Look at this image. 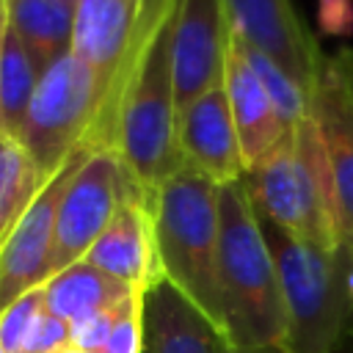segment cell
<instances>
[{"mask_svg": "<svg viewBox=\"0 0 353 353\" xmlns=\"http://www.w3.org/2000/svg\"><path fill=\"white\" fill-rule=\"evenodd\" d=\"M229 17L223 0H179L171 33L176 113L223 83Z\"/></svg>", "mask_w": 353, "mask_h": 353, "instance_id": "9", "label": "cell"}, {"mask_svg": "<svg viewBox=\"0 0 353 353\" xmlns=\"http://www.w3.org/2000/svg\"><path fill=\"white\" fill-rule=\"evenodd\" d=\"M154 237L171 281L223 334L218 290V185L182 165L152 193Z\"/></svg>", "mask_w": 353, "mask_h": 353, "instance_id": "3", "label": "cell"}, {"mask_svg": "<svg viewBox=\"0 0 353 353\" xmlns=\"http://www.w3.org/2000/svg\"><path fill=\"white\" fill-rule=\"evenodd\" d=\"M44 290L41 284L22 292L14 303H8L0 312V347L6 353H22L36 323L44 314Z\"/></svg>", "mask_w": 353, "mask_h": 353, "instance_id": "21", "label": "cell"}, {"mask_svg": "<svg viewBox=\"0 0 353 353\" xmlns=\"http://www.w3.org/2000/svg\"><path fill=\"white\" fill-rule=\"evenodd\" d=\"M44 306L63 323H80L91 314H99L132 295L130 287L110 279L99 268L88 265L85 259L58 270L44 284Z\"/></svg>", "mask_w": 353, "mask_h": 353, "instance_id": "16", "label": "cell"}, {"mask_svg": "<svg viewBox=\"0 0 353 353\" xmlns=\"http://www.w3.org/2000/svg\"><path fill=\"white\" fill-rule=\"evenodd\" d=\"M0 138H3V132H0Z\"/></svg>", "mask_w": 353, "mask_h": 353, "instance_id": "33", "label": "cell"}, {"mask_svg": "<svg viewBox=\"0 0 353 353\" xmlns=\"http://www.w3.org/2000/svg\"><path fill=\"white\" fill-rule=\"evenodd\" d=\"M229 28L312 91L325 52L292 0H223Z\"/></svg>", "mask_w": 353, "mask_h": 353, "instance_id": "10", "label": "cell"}, {"mask_svg": "<svg viewBox=\"0 0 353 353\" xmlns=\"http://www.w3.org/2000/svg\"><path fill=\"white\" fill-rule=\"evenodd\" d=\"M66 3H72V6H77V3H80V0H66Z\"/></svg>", "mask_w": 353, "mask_h": 353, "instance_id": "30", "label": "cell"}, {"mask_svg": "<svg viewBox=\"0 0 353 353\" xmlns=\"http://www.w3.org/2000/svg\"><path fill=\"white\" fill-rule=\"evenodd\" d=\"M143 295L146 292H132L124 301L99 353H143Z\"/></svg>", "mask_w": 353, "mask_h": 353, "instance_id": "22", "label": "cell"}, {"mask_svg": "<svg viewBox=\"0 0 353 353\" xmlns=\"http://www.w3.org/2000/svg\"><path fill=\"white\" fill-rule=\"evenodd\" d=\"M218 290L229 347L287 342L276 265L243 179L218 185Z\"/></svg>", "mask_w": 353, "mask_h": 353, "instance_id": "1", "label": "cell"}, {"mask_svg": "<svg viewBox=\"0 0 353 353\" xmlns=\"http://www.w3.org/2000/svg\"><path fill=\"white\" fill-rule=\"evenodd\" d=\"M83 259L132 292H149L157 281L165 279L157 254L152 196L143 193L132 179L119 212Z\"/></svg>", "mask_w": 353, "mask_h": 353, "instance_id": "11", "label": "cell"}, {"mask_svg": "<svg viewBox=\"0 0 353 353\" xmlns=\"http://www.w3.org/2000/svg\"><path fill=\"white\" fill-rule=\"evenodd\" d=\"M317 28L325 36L353 33V0H317Z\"/></svg>", "mask_w": 353, "mask_h": 353, "instance_id": "25", "label": "cell"}, {"mask_svg": "<svg viewBox=\"0 0 353 353\" xmlns=\"http://www.w3.org/2000/svg\"><path fill=\"white\" fill-rule=\"evenodd\" d=\"M8 28V0H0V36Z\"/></svg>", "mask_w": 353, "mask_h": 353, "instance_id": "27", "label": "cell"}, {"mask_svg": "<svg viewBox=\"0 0 353 353\" xmlns=\"http://www.w3.org/2000/svg\"><path fill=\"white\" fill-rule=\"evenodd\" d=\"M138 14L141 0H80L74 8L72 52L99 69L110 88L132 52Z\"/></svg>", "mask_w": 353, "mask_h": 353, "instance_id": "15", "label": "cell"}, {"mask_svg": "<svg viewBox=\"0 0 353 353\" xmlns=\"http://www.w3.org/2000/svg\"><path fill=\"white\" fill-rule=\"evenodd\" d=\"M88 149L72 152L39 188L30 199L25 212L0 240V312L14 303L22 292L47 281L52 237H55V218L63 199V190L74 171L80 168Z\"/></svg>", "mask_w": 353, "mask_h": 353, "instance_id": "8", "label": "cell"}, {"mask_svg": "<svg viewBox=\"0 0 353 353\" xmlns=\"http://www.w3.org/2000/svg\"><path fill=\"white\" fill-rule=\"evenodd\" d=\"M44 179L47 176L39 171V165L25 152V146L17 138L3 135L0 138V240L25 212V207L39 193Z\"/></svg>", "mask_w": 353, "mask_h": 353, "instance_id": "19", "label": "cell"}, {"mask_svg": "<svg viewBox=\"0 0 353 353\" xmlns=\"http://www.w3.org/2000/svg\"><path fill=\"white\" fill-rule=\"evenodd\" d=\"M55 353H91V350H80V347H63V350H55Z\"/></svg>", "mask_w": 353, "mask_h": 353, "instance_id": "28", "label": "cell"}, {"mask_svg": "<svg viewBox=\"0 0 353 353\" xmlns=\"http://www.w3.org/2000/svg\"><path fill=\"white\" fill-rule=\"evenodd\" d=\"M74 8L66 0H8V28L19 36L39 72L72 50Z\"/></svg>", "mask_w": 353, "mask_h": 353, "instance_id": "17", "label": "cell"}, {"mask_svg": "<svg viewBox=\"0 0 353 353\" xmlns=\"http://www.w3.org/2000/svg\"><path fill=\"white\" fill-rule=\"evenodd\" d=\"M223 88L226 99L232 108V119L237 127L240 149H243V165L245 174L259 165L292 130L284 127L279 119L273 102L268 99L259 77L251 72L240 39L229 30V44H226V63H223Z\"/></svg>", "mask_w": 353, "mask_h": 353, "instance_id": "13", "label": "cell"}, {"mask_svg": "<svg viewBox=\"0 0 353 353\" xmlns=\"http://www.w3.org/2000/svg\"><path fill=\"white\" fill-rule=\"evenodd\" d=\"M39 77L41 72L33 63L30 52L25 50L19 36L6 28L0 36V121L6 135L17 138Z\"/></svg>", "mask_w": 353, "mask_h": 353, "instance_id": "18", "label": "cell"}, {"mask_svg": "<svg viewBox=\"0 0 353 353\" xmlns=\"http://www.w3.org/2000/svg\"><path fill=\"white\" fill-rule=\"evenodd\" d=\"M176 143L185 165L215 185L240 182L245 176L243 149L223 83L176 113Z\"/></svg>", "mask_w": 353, "mask_h": 353, "instance_id": "12", "label": "cell"}, {"mask_svg": "<svg viewBox=\"0 0 353 353\" xmlns=\"http://www.w3.org/2000/svg\"><path fill=\"white\" fill-rule=\"evenodd\" d=\"M226 339L171 281L143 295V353H223Z\"/></svg>", "mask_w": 353, "mask_h": 353, "instance_id": "14", "label": "cell"}, {"mask_svg": "<svg viewBox=\"0 0 353 353\" xmlns=\"http://www.w3.org/2000/svg\"><path fill=\"white\" fill-rule=\"evenodd\" d=\"M223 353H292V350L281 342V345H259V347H229L226 345Z\"/></svg>", "mask_w": 353, "mask_h": 353, "instance_id": "26", "label": "cell"}, {"mask_svg": "<svg viewBox=\"0 0 353 353\" xmlns=\"http://www.w3.org/2000/svg\"><path fill=\"white\" fill-rule=\"evenodd\" d=\"M0 132H3V121H0ZM3 135H6V132H3Z\"/></svg>", "mask_w": 353, "mask_h": 353, "instance_id": "31", "label": "cell"}, {"mask_svg": "<svg viewBox=\"0 0 353 353\" xmlns=\"http://www.w3.org/2000/svg\"><path fill=\"white\" fill-rule=\"evenodd\" d=\"M243 182L259 218L312 245L339 248L334 174L312 110Z\"/></svg>", "mask_w": 353, "mask_h": 353, "instance_id": "2", "label": "cell"}, {"mask_svg": "<svg viewBox=\"0 0 353 353\" xmlns=\"http://www.w3.org/2000/svg\"><path fill=\"white\" fill-rule=\"evenodd\" d=\"M127 188H130V174L124 171L116 152L94 149L83 157L58 207L47 279L80 262L88 254V248L97 243V237L108 229V223L119 212Z\"/></svg>", "mask_w": 353, "mask_h": 353, "instance_id": "6", "label": "cell"}, {"mask_svg": "<svg viewBox=\"0 0 353 353\" xmlns=\"http://www.w3.org/2000/svg\"><path fill=\"white\" fill-rule=\"evenodd\" d=\"M232 33H234V30H232ZM234 36H237V33H234ZM237 39H240V36H237ZM240 50H243V55H245L251 72L259 77V83H262L268 99L273 102L279 119L284 121V127H287V130H295V127L309 116V91H306V85L298 83L279 61H273L270 55H265V52H259L256 47L245 44L243 39H240Z\"/></svg>", "mask_w": 353, "mask_h": 353, "instance_id": "20", "label": "cell"}, {"mask_svg": "<svg viewBox=\"0 0 353 353\" xmlns=\"http://www.w3.org/2000/svg\"><path fill=\"white\" fill-rule=\"evenodd\" d=\"M347 292H350V303H353V268H350V276H347Z\"/></svg>", "mask_w": 353, "mask_h": 353, "instance_id": "29", "label": "cell"}, {"mask_svg": "<svg viewBox=\"0 0 353 353\" xmlns=\"http://www.w3.org/2000/svg\"><path fill=\"white\" fill-rule=\"evenodd\" d=\"M63 347H69V323H63L61 317L44 309L22 353H55Z\"/></svg>", "mask_w": 353, "mask_h": 353, "instance_id": "24", "label": "cell"}, {"mask_svg": "<svg viewBox=\"0 0 353 353\" xmlns=\"http://www.w3.org/2000/svg\"><path fill=\"white\" fill-rule=\"evenodd\" d=\"M309 110L320 127L336 193L339 248L353 262V50L339 47L323 58L309 91Z\"/></svg>", "mask_w": 353, "mask_h": 353, "instance_id": "7", "label": "cell"}, {"mask_svg": "<svg viewBox=\"0 0 353 353\" xmlns=\"http://www.w3.org/2000/svg\"><path fill=\"white\" fill-rule=\"evenodd\" d=\"M0 353H6V350H3V347H0Z\"/></svg>", "mask_w": 353, "mask_h": 353, "instance_id": "32", "label": "cell"}, {"mask_svg": "<svg viewBox=\"0 0 353 353\" xmlns=\"http://www.w3.org/2000/svg\"><path fill=\"white\" fill-rule=\"evenodd\" d=\"M110 83L72 50L55 58L39 77L17 141L50 176L85 141L102 113Z\"/></svg>", "mask_w": 353, "mask_h": 353, "instance_id": "5", "label": "cell"}, {"mask_svg": "<svg viewBox=\"0 0 353 353\" xmlns=\"http://www.w3.org/2000/svg\"><path fill=\"white\" fill-rule=\"evenodd\" d=\"M259 226L281 287L287 314L284 345L292 353H334L350 309L347 276L353 262L342 248L312 245L265 218H259Z\"/></svg>", "mask_w": 353, "mask_h": 353, "instance_id": "4", "label": "cell"}, {"mask_svg": "<svg viewBox=\"0 0 353 353\" xmlns=\"http://www.w3.org/2000/svg\"><path fill=\"white\" fill-rule=\"evenodd\" d=\"M121 306H124V301L116 303V306H110V309H105V312H99V314H91V317L80 320V323H72L69 325V345L72 347H80V350L99 353L105 347L110 331H113V323H116Z\"/></svg>", "mask_w": 353, "mask_h": 353, "instance_id": "23", "label": "cell"}]
</instances>
